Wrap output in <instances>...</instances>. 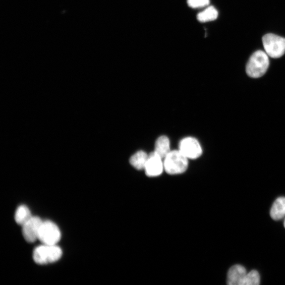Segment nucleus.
<instances>
[{"instance_id": "2eb2a0df", "label": "nucleus", "mask_w": 285, "mask_h": 285, "mask_svg": "<svg viewBox=\"0 0 285 285\" xmlns=\"http://www.w3.org/2000/svg\"><path fill=\"white\" fill-rule=\"evenodd\" d=\"M260 282V277L259 272L253 270L247 273L241 285H258Z\"/></svg>"}, {"instance_id": "4468645a", "label": "nucleus", "mask_w": 285, "mask_h": 285, "mask_svg": "<svg viewBox=\"0 0 285 285\" xmlns=\"http://www.w3.org/2000/svg\"><path fill=\"white\" fill-rule=\"evenodd\" d=\"M218 17V11L211 6L199 13L198 15L197 19L201 22H207L215 20L217 19Z\"/></svg>"}, {"instance_id": "f3484780", "label": "nucleus", "mask_w": 285, "mask_h": 285, "mask_svg": "<svg viewBox=\"0 0 285 285\" xmlns=\"http://www.w3.org/2000/svg\"><path fill=\"white\" fill-rule=\"evenodd\" d=\"M284 226L285 227V219H284Z\"/></svg>"}, {"instance_id": "9d476101", "label": "nucleus", "mask_w": 285, "mask_h": 285, "mask_svg": "<svg viewBox=\"0 0 285 285\" xmlns=\"http://www.w3.org/2000/svg\"><path fill=\"white\" fill-rule=\"evenodd\" d=\"M270 216L272 219L279 220L285 216V197L277 198L273 203L270 210Z\"/></svg>"}, {"instance_id": "f03ea898", "label": "nucleus", "mask_w": 285, "mask_h": 285, "mask_svg": "<svg viewBox=\"0 0 285 285\" xmlns=\"http://www.w3.org/2000/svg\"><path fill=\"white\" fill-rule=\"evenodd\" d=\"M269 66L268 55L266 52L258 50L250 56L247 65L246 72L250 77L258 78L266 73Z\"/></svg>"}, {"instance_id": "f8f14e48", "label": "nucleus", "mask_w": 285, "mask_h": 285, "mask_svg": "<svg viewBox=\"0 0 285 285\" xmlns=\"http://www.w3.org/2000/svg\"><path fill=\"white\" fill-rule=\"evenodd\" d=\"M32 216L29 208L25 205H21L16 211L15 220L17 224L22 226L27 222Z\"/></svg>"}, {"instance_id": "ddd939ff", "label": "nucleus", "mask_w": 285, "mask_h": 285, "mask_svg": "<svg viewBox=\"0 0 285 285\" xmlns=\"http://www.w3.org/2000/svg\"><path fill=\"white\" fill-rule=\"evenodd\" d=\"M149 155L141 151L136 153L130 158V164L138 170L144 169Z\"/></svg>"}, {"instance_id": "1a4fd4ad", "label": "nucleus", "mask_w": 285, "mask_h": 285, "mask_svg": "<svg viewBox=\"0 0 285 285\" xmlns=\"http://www.w3.org/2000/svg\"><path fill=\"white\" fill-rule=\"evenodd\" d=\"M247 274L246 268L242 265L232 266L227 272L226 282L229 285H241Z\"/></svg>"}, {"instance_id": "dca6fc26", "label": "nucleus", "mask_w": 285, "mask_h": 285, "mask_svg": "<svg viewBox=\"0 0 285 285\" xmlns=\"http://www.w3.org/2000/svg\"><path fill=\"white\" fill-rule=\"evenodd\" d=\"M188 6L192 8H199L208 6L210 0H188Z\"/></svg>"}, {"instance_id": "39448f33", "label": "nucleus", "mask_w": 285, "mask_h": 285, "mask_svg": "<svg viewBox=\"0 0 285 285\" xmlns=\"http://www.w3.org/2000/svg\"><path fill=\"white\" fill-rule=\"evenodd\" d=\"M61 237L62 233L58 225L50 220L43 221L38 238V240L42 244L57 245Z\"/></svg>"}, {"instance_id": "0eeeda50", "label": "nucleus", "mask_w": 285, "mask_h": 285, "mask_svg": "<svg viewBox=\"0 0 285 285\" xmlns=\"http://www.w3.org/2000/svg\"><path fill=\"white\" fill-rule=\"evenodd\" d=\"M179 151L188 159H196L202 153V148L198 141L191 137L186 138L180 142Z\"/></svg>"}, {"instance_id": "f257e3e1", "label": "nucleus", "mask_w": 285, "mask_h": 285, "mask_svg": "<svg viewBox=\"0 0 285 285\" xmlns=\"http://www.w3.org/2000/svg\"><path fill=\"white\" fill-rule=\"evenodd\" d=\"M63 256L62 249L57 245L43 244L33 250V259L39 265H47L59 261Z\"/></svg>"}, {"instance_id": "423d86ee", "label": "nucleus", "mask_w": 285, "mask_h": 285, "mask_svg": "<svg viewBox=\"0 0 285 285\" xmlns=\"http://www.w3.org/2000/svg\"><path fill=\"white\" fill-rule=\"evenodd\" d=\"M43 221L38 216H33L27 222L22 226L23 236L27 242L32 243L38 240Z\"/></svg>"}, {"instance_id": "7ed1b4c3", "label": "nucleus", "mask_w": 285, "mask_h": 285, "mask_svg": "<svg viewBox=\"0 0 285 285\" xmlns=\"http://www.w3.org/2000/svg\"><path fill=\"white\" fill-rule=\"evenodd\" d=\"M164 166L169 175L183 174L188 168V158L179 150L170 151L164 158Z\"/></svg>"}, {"instance_id": "6e6552de", "label": "nucleus", "mask_w": 285, "mask_h": 285, "mask_svg": "<svg viewBox=\"0 0 285 285\" xmlns=\"http://www.w3.org/2000/svg\"><path fill=\"white\" fill-rule=\"evenodd\" d=\"M164 169V162L154 151L149 155L144 170L148 177H156L161 175Z\"/></svg>"}, {"instance_id": "9b49d317", "label": "nucleus", "mask_w": 285, "mask_h": 285, "mask_svg": "<svg viewBox=\"0 0 285 285\" xmlns=\"http://www.w3.org/2000/svg\"><path fill=\"white\" fill-rule=\"evenodd\" d=\"M170 142L166 136L159 137L156 141L154 152L162 159L170 152Z\"/></svg>"}, {"instance_id": "20e7f679", "label": "nucleus", "mask_w": 285, "mask_h": 285, "mask_svg": "<svg viewBox=\"0 0 285 285\" xmlns=\"http://www.w3.org/2000/svg\"><path fill=\"white\" fill-rule=\"evenodd\" d=\"M266 53L272 59H278L285 53V38L269 33L263 38Z\"/></svg>"}]
</instances>
